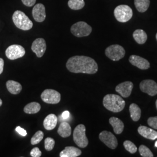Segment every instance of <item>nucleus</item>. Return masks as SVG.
<instances>
[{"mask_svg":"<svg viewBox=\"0 0 157 157\" xmlns=\"http://www.w3.org/2000/svg\"><path fill=\"white\" fill-rule=\"evenodd\" d=\"M67 68L72 73L94 74L98 69L95 60L89 56H73L67 60Z\"/></svg>","mask_w":157,"mask_h":157,"instance_id":"1","label":"nucleus"},{"mask_svg":"<svg viewBox=\"0 0 157 157\" xmlns=\"http://www.w3.org/2000/svg\"><path fill=\"white\" fill-rule=\"evenodd\" d=\"M103 105L108 110L117 113L124 109L125 106V101L119 95L109 94L104 97Z\"/></svg>","mask_w":157,"mask_h":157,"instance_id":"2","label":"nucleus"},{"mask_svg":"<svg viewBox=\"0 0 157 157\" xmlns=\"http://www.w3.org/2000/svg\"><path fill=\"white\" fill-rule=\"evenodd\" d=\"M12 21L17 28L22 30H29L33 26L32 21L21 11H16L13 13Z\"/></svg>","mask_w":157,"mask_h":157,"instance_id":"3","label":"nucleus"},{"mask_svg":"<svg viewBox=\"0 0 157 157\" xmlns=\"http://www.w3.org/2000/svg\"><path fill=\"white\" fill-rule=\"evenodd\" d=\"M73 141L80 148H85L89 144L88 139L86 135V127L84 124L78 125L73 131Z\"/></svg>","mask_w":157,"mask_h":157,"instance_id":"4","label":"nucleus"},{"mask_svg":"<svg viewBox=\"0 0 157 157\" xmlns=\"http://www.w3.org/2000/svg\"><path fill=\"white\" fill-rule=\"evenodd\" d=\"M114 16L119 22H127L133 17L132 8L126 5H120L114 10Z\"/></svg>","mask_w":157,"mask_h":157,"instance_id":"5","label":"nucleus"},{"mask_svg":"<svg viewBox=\"0 0 157 157\" xmlns=\"http://www.w3.org/2000/svg\"><path fill=\"white\" fill-rule=\"evenodd\" d=\"M71 32L77 37H83L90 35L92 32V28L87 23L78 22L72 26Z\"/></svg>","mask_w":157,"mask_h":157,"instance_id":"6","label":"nucleus"},{"mask_svg":"<svg viewBox=\"0 0 157 157\" xmlns=\"http://www.w3.org/2000/svg\"><path fill=\"white\" fill-rule=\"evenodd\" d=\"M105 53L106 56L112 61H118L124 56L125 50L121 45L114 44L108 47Z\"/></svg>","mask_w":157,"mask_h":157,"instance_id":"7","label":"nucleus"},{"mask_svg":"<svg viewBox=\"0 0 157 157\" xmlns=\"http://www.w3.org/2000/svg\"><path fill=\"white\" fill-rule=\"evenodd\" d=\"M61 94L53 89H45L41 94V98L47 104H56L61 101Z\"/></svg>","mask_w":157,"mask_h":157,"instance_id":"8","label":"nucleus"},{"mask_svg":"<svg viewBox=\"0 0 157 157\" xmlns=\"http://www.w3.org/2000/svg\"><path fill=\"white\" fill-rule=\"evenodd\" d=\"M25 50L22 45L13 44L7 48L6 51V55L8 59L15 60L23 57L25 56Z\"/></svg>","mask_w":157,"mask_h":157,"instance_id":"9","label":"nucleus"},{"mask_svg":"<svg viewBox=\"0 0 157 157\" xmlns=\"http://www.w3.org/2000/svg\"><path fill=\"white\" fill-rule=\"evenodd\" d=\"M100 140L109 148L114 150L118 146V140L111 132L106 130L102 131L99 135Z\"/></svg>","mask_w":157,"mask_h":157,"instance_id":"10","label":"nucleus"},{"mask_svg":"<svg viewBox=\"0 0 157 157\" xmlns=\"http://www.w3.org/2000/svg\"><path fill=\"white\" fill-rule=\"evenodd\" d=\"M140 89L143 93L151 96L157 94V83L152 80H144L140 83Z\"/></svg>","mask_w":157,"mask_h":157,"instance_id":"11","label":"nucleus"},{"mask_svg":"<svg viewBox=\"0 0 157 157\" xmlns=\"http://www.w3.org/2000/svg\"><path fill=\"white\" fill-rule=\"evenodd\" d=\"M31 48L38 58L42 57L47 48L45 40L43 38H38L35 40L33 42Z\"/></svg>","mask_w":157,"mask_h":157,"instance_id":"12","label":"nucleus"},{"mask_svg":"<svg viewBox=\"0 0 157 157\" xmlns=\"http://www.w3.org/2000/svg\"><path fill=\"white\" fill-rule=\"evenodd\" d=\"M133 88V83L129 81H126L118 84L115 88V90L122 97L124 98H128L131 94Z\"/></svg>","mask_w":157,"mask_h":157,"instance_id":"13","label":"nucleus"},{"mask_svg":"<svg viewBox=\"0 0 157 157\" xmlns=\"http://www.w3.org/2000/svg\"><path fill=\"white\" fill-rule=\"evenodd\" d=\"M129 62L132 65L142 70L148 69L150 67V62L147 59L138 56L132 55L129 57Z\"/></svg>","mask_w":157,"mask_h":157,"instance_id":"14","label":"nucleus"},{"mask_svg":"<svg viewBox=\"0 0 157 157\" xmlns=\"http://www.w3.org/2000/svg\"><path fill=\"white\" fill-rule=\"evenodd\" d=\"M32 15L34 19L37 22H42L46 17L45 6L42 4H37L33 7Z\"/></svg>","mask_w":157,"mask_h":157,"instance_id":"15","label":"nucleus"},{"mask_svg":"<svg viewBox=\"0 0 157 157\" xmlns=\"http://www.w3.org/2000/svg\"><path fill=\"white\" fill-rule=\"evenodd\" d=\"M139 133L147 139L154 140L157 139V132L145 126H140L138 128Z\"/></svg>","mask_w":157,"mask_h":157,"instance_id":"16","label":"nucleus"},{"mask_svg":"<svg viewBox=\"0 0 157 157\" xmlns=\"http://www.w3.org/2000/svg\"><path fill=\"white\" fill-rule=\"evenodd\" d=\"M82 154V151L73 146L66 147L59 154L60 157H77Z\"/></svg>","mask_w":157,"mask_h":157,"instance_id":"17","label":"nucleus"},{"mask_svg":"<svg viewBox=\"0 0 157 157\" xmlns=\"http://www.w3.org/2000/svg\"><path fill=\"white\" fill-rule=\"evenodd\" d=\"M58 122V118L55 114L51 113L46 117L43 122L44 127L47 130H51L56 128Z\"/></svg>","mask_w":157,"mask_h":157,"instance_id":"18","label":"nucleus"},{"mask_svg":"<svg viewBox=\"0 0 157 157\" xmlns=\"http://www.w3.org/2000/svg\"><path fill=\"white\" fill-rule=\"evenodd\" d=\"M109 122L117 135H120L124 131V124L121 119L116 117H111L109 119Z\"/></svg>","mask_w":157,"mask_h":157,"instance_id":"19","label":"nucleus"},{"mask_svg":"<svg viewBox=\"0 0 157 157\" xmlns=\"http://www.w3.org/2000/svg\"><path fill=\"white\" fill-rule=\"evenodd\" d=\"M6 88L8 91L12 94H18L22 89V85L14 80H8L6 83Z\"/></svg>","mask_w":157,"mask_h":157,"instance_id":"20","label":"nucleus"},{"mask_svg":"<svg viewBox=\"0 0 157 157\" xmlns=\"http://www.w3.org/2000/svg\"><path fill=\"white\" fill-rule=\"evenodd\" d=\"M72 129L70 124L67 122H62L58 129V133L62 137L66 138L71 135Z\"/></svg>","mask_w":157,"mask_h":157,"instance_id":"21","label":"nucleus"},{"mask_svg":"<svg viewBox=\"0 0 157 157\" xmlns=\"http://www.w3.org/2000/svg\"><path fill=\"white\" fill-rule=\"evenodd\" d=\"M129 112L130 113V117L132 119L135 121L137 122L140 119L141 111L140 107L135 103L131 104L129 107Z\"/></svg>","mask_w":157,"mask_h":157,"instance_id":"22","label":"nucleus"},{"mask_svg":"<svg viewBox=\"0 0 157 157\" xmlns=\"http://www.w3.org/2000/svg\"><path fill=\"white\" fill-rule=\"evenodd\" d=\"M135 41L139 44H144L147 40V35L145 31L142 29H137L133 33Z\"/></svg>","mask_w":157,"mask_h":157,"instance_id":"23","label":"nucleus"},{"mask_svg":"<svg viewBox=\"0 0 157 157\" xmlns=\"http://www.w3.org/2000/svg\"><path fill=\"white\" fill-rule=\"evenodd\" d=\"M41 109V105L37 102H32L28 104L24 107V112L28 114H34L39 112Z\"/></svg>","mask_w":157,"mask_h":157,"instance_id":"24","label":"nucleus"},{"mask_svg":"<svg viewBox=\"0 0 157 157\" xmlns=\"http://www.w3.org/2000/svg\"><path fill=\"white\" fill-rule=\"evenodd\" d=\"M150 4V0H135V6L137 10L140 12H146Z\"/></svg>","mask_w":157,"mask_h":157,"instance_id":"25","label":"nucleus"},{"mask_svg":"<svg viewBox=\"0 0 157 157\" xmlns=\"http://www.w3.org/2000/svg\"><path fill=\"white\" fill-rule=\"evenodd\" d=\"M67 5L69 7L73 10H79L84 6V0H69Z\"/></svg>","mask_w":157,"mask_h":157,"instance_id":"26","label":"nucleus"},{"mask_svg":"<svg viewBox=\"0 0 157 157\" xmlns=\"http://www.w3.org/2000/svg\"><path fill=\"white\" fill-rule=\"evenodd\" d=\"M44 137V133L41 130L37 131L31 139V144L32 145H36L39 144Z\"/></svg>","mask_w":157,"mask_h":157,"instance_id":"27","label":"nucleus"},{"mask_svg":"<svg viewBox=\"0 0 157 157\" xmlns=\"http://www.w3.org/2000/svg\"><path fill=\"white\" fill-rule=\"evenodd\" d=\"M124 148L131 154H134L137 151V148L133 143L129 140L124 141Z\"/></svg>","mask_w":157,"mask_h":157,"instance_id":"28","label":"nucleus"},{"mask_svg":"<svg viewBox=\"0 0 157 157\" xmlns=\"http://www.w3.org/2000/svg\"><path fill=\"white\" fill-rule=\"evenodd\" d=\"M141 155L143 157H153L154 155L151 150L146 146L141 145L139 148Z\"/></svg>","mask_w":157,"mask_h":157,"instance_id":"29","label":"nucleus"},{"mask_svg":"<svg viewBox=\"0 0 157 157\" xmlns=\"http://www.w3.org/2000/svg\"><path fill=\"white\" fill-rule=\"evenodd\" d=\"M55 146V140L51 137H47L44 140V147L47 151H51Z\"/></svg>","mask_w":157,"mask_h":157,"instance_id":"30","label":"nucleus"},{"mask_svg":"<svg viewBox=\"0 0 157 157\" xmlns=\"http://www.w3.org/2000/svg\"><path fill=\"white\" fill-rule=\"evenodd\" d=\"M147 124L152 129L157 130V117H150L147 120Z\"/></svg>","mask_w":157,"mask_h":157,"instance_id":"31","label":"nucleus"},{"mask_svg":"<svg viewBox=\"0 0 157 157\" xmlns=\"http://www.w3.org/2000/svg\"><path fill=\"white\" fill-rule=\"evenodd\" d=\"M41 151L38 147H34L30 151V155L32 157H41Z\"/></svg>","mask_w":157,"mask_h":157,"instance_id":"32","label":"nucleus"},{"mask_svg":"<svg viewBox=\"0 0 157 157\" xmlns=\"http://www.w3.org/2000/svg\"><path fill=\"white\" fill-rule=\"evenodd\" d=\"M22 2L25 6L31 7L35 5L36 0H22Z\"/></svg>","mask_w":157,"mask_h":157,"instance_id":"33","label":"nucleus"},{"mask_svg":"<svg viewBox=\"0 0 157 157\" xmlns=\"http://www.w3.org/2000/svg\"><path fill=\"white\" fill-rule=\"evenodd\" d=\"M15 130H16V131H17V132L19 135L22 136L23 137H24V136H26L27 135V132H26V130H25V129H23V128H22L20 127V126H17Z\"/></svg>","mask_w":157,"mask_h":157,"instance_id":"34","label":"nucleus"},{"mask_svg":"<svg viewBox=\"0 0 157 157\" xmlns=\"http://www.w3.org/2000/svg\"><path fill=\"white\" fill-rule=\"evenodd\" d=\"M69 116H70L69 112L68 111H65L62 113L61 117L63 119H67V118H69Z\"/></svg>","mask_w":157,"mask_h":157,"instance_id":"35","label":"nucleus"},{"mask_svg":"<svg viewBox=\"0 0 157 157\" xmlns=\"http://www.w3.org/2000/svg\"><path fill=\"white\" fill-rule=\"evenodd\" d=\"M4 59L0 58V75L2 73L4 70Z\"/></svg>","mask_w":157,"mask_h":157,"instance_id":"36","label":"nucleus"},{"mask_svg":"<svg viewBox=\"0 0 157 157\" xmlns=\"http://www.w3.org/2000/svg\"><path fill=\"white\" fill-rule=\"evenodd\" d=\"M2 101L1 99H0V107L2 105Z\"/></svg>","mask_w":157,"mask_h":157,"instance_id":"37","label":"nucleus"},{"mask_svg":"<svg viewBox=\"0 0 157 157\" xmlns=\"http://www.w3.org/2000/svg\"><path fill=\"white\" fill-rule=\"evenodd\" d=\"M155 146L156 147H157V141L155 142Z\"/></svg>","mask_w":157,"mask_h":157,"instance_id":"38","label":"nucleus"},{"mask_svg":"<svg viewBox=\"0 0 157 157\" xmlns=\"http://www.w3.org/2000/svg\"><path fill=\"white\" fill-rule=\"evenodd\" d=\"M155 105H156V108H157V100H156V102H155Z\"/></svg>","mask_w":157,"mask_h":157,"instance_id":"39","label":"nucleus"},{"mask_svg":"<svg viewBox=\"0 0 157 157\" xmlns=\"http://www.w3.org/2000/svg\"><path fill=\"white\" fill-rule=\"evenodd\" d=\"M156 39H157V34H156Z\"/></svg>","mask_w":157,"mask_h":157,"instance_id":"40","label":"nucleus"}]
</instances>
